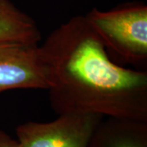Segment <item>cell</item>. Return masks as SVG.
<instances>
[{
  "label": "cell",
  "mask_w": 147,
  "mask_h": 147,
  "mask_svg": "<svg viewBox=\"0 0 147 147\" xmlns=\"http://www.w3.org/2000/svg\"><path fill=\"white\" fill-rule=\"evenodd\" d=\"M39 47L48 70L50 105L57 115L147 121V72L114 61L85 16L61 24Z\"/></svg>",
  "instance_id": "obj_1"
},
{
  "label": "cell",
  "mask_w": 147,
  "mask_h": 147,
  "mask_svg": "<svg viewBox=\"0 0 147 147\" xmlns=\"http://www.w3.org/2000/svg\"><path fill=\"white\" fill-rule=\"evenodd\" d=\"M85 18L110 57L146 69V6L131 3L105 11L93 8Z\"/></svg>",
  "instance_id": "obj_2"
},
{
  "label": "cell",
  "mask_w": 147,
  "mask_h": 147,
  "mask_svg": "<svg viewBox=\"0 0 147 147\" xmlns=\"http://www.w3.org/2000/svg\"><path fill=\"white\" fill-rule=\"evenodd\" d=\"M105 117L96 114L58 115L50 122L29 121L16 127L21 147H88Z\"/></svg>",
  "instance_id": "obj_3"
},
{
  "label": "cell",
  "mask_w": 147,
  "mask_h": 147,
  "mask_svg": "<svg viewBox=\"0 0 147 147\" xmlns=\"http://www.w3.org/2000/svg\"><path fill=\"white\" fill-rule=\"evenodd\" d=\"M39 45L0 42V93L16 89L48 90V70Z\"/></svg>",
  "instance_id": "obj_4"
},
{
  "label": "cell",
  "mask_w": 147,
  "mask_h": 147,
  "mask_svg": "<svg viewBox=\"0 0 147 147\" xmlns=\"http://www.w3.org/2000/svg\"><path fill=\"white\" fill-rule=\"evenodd\" d=\"M88 147H147V121L105 117Z\"/></svg>",
  "instance_id": "obj_5"
},
{
  "label": "cell",
  "mask_w": 147,
  "mask_h": 147,
  "mask_svg": "<svg viewBox=\"0 0 147 147\" xmlns=\"http://www.w3.org/2000/svg\"><path fill=\"white\" fill-rule=\"evenodd\" d=\"M42 34L34 20L10 0H0V42L39 44Z\"/></svg>",
  "instance_id": "obj_6"
},
{
  "label": "cell",
  "mask_w": 147,
  "mask_h": 147,
  "mask_svg": "<svg viewBox=\"0 0 147 147\" xmlns=\"http://www.w3.org/2000/svg\"><path fill=\"white\" fill-rule=\"evenodd\" d=\"M0 147H21L17 139H13L4 131L0 130Z\"/></svg>",
  "instance_id": "obj_7"
}]
</instances>
